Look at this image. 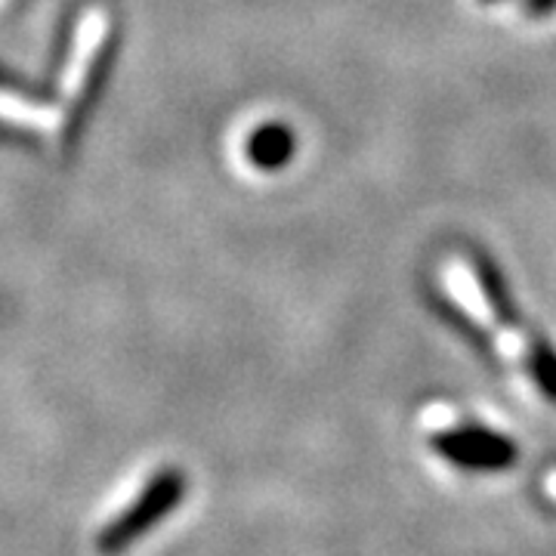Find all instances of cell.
Returning a JSON list of instances; mask_svg holds the SVG:
<instances>
[{
	"label": "cell",
	"instance_id": "obj_1",
	"mask_svg": "<svg viewBox=\"0 0 556 556\" xmlns=\"http://www.w3.org/2000/svg\"><path fill=\"white\" fill-rule=\"evenodd\" d=\"M430 448L442 455L457 470L467 473H501L514 467L517 460V442L504 433H497L485 424H477L473 417L452 415L442 417V408H430Z\"/></svg>",
	"mask_w": 556,
	"mask_h": 556
},
{
	"label": "cell",
	"instance_id": "obj_2",
	"mask_svg": "<svg viewBox=\"0 0 556 556\" xmlns=\"http://www.w3.org/2000/svg\"><path fill=\"white\" fill-rule=\"evenodd\" d=\"M186 492H189V477L179 467H161L159 473H152V479L142 485V492L97 535L100 554L118 556L130 551L139 538L149 535L155 526H161L177 510Z\"/></svg>",
	"mask_w": 556,
	"mask_h": 556
},
{
	"label": "cell",
	"instance_id": "obj_3",
	"mask_svg": "<svg viewBox=\"0 0 556 556\" xmlns=\"http://www.w3.org/2000/svg\"><path fill=\"white\" fill-rule=\"evenodd\" d=\"M118 47H121V31L112 28L105 38L97 43L93 56L87 62V75L80 80L78 93L68 105V115H65V130H62V142L68 152H75L80 146V139L87 134V124L97 115L102 97L109 90V80H112V72H115V62H118Z\"/></svg>",
	"mask_w": 556,
	"mask_h": 556
},
{
	"label": "cell",
	"instance_id": "obj_4",
	"mask_svg": "<svg viewBox=\"0 0 556 556\" xmlns=\"http://www.w3.org/2000/svg\"><path fill=\"white\" fill-rule=\"evenodd\" d=\"M294 152H298V137H294V130H291L288 124H281V121H266V124H260V127L251 130V137L244 142V155H248V161H251L257 170H266V174L281 170L285 164H291Z\"/></svg>",
	"mask_w": 556,
	"mask_h": 556
},
{
	"label": "cell",
	"instance_id": "obj_5",
	"mask_svg": "<svg viewBox=\"0 0 556 556\" xmlns=\"http://www.w3.org/2000/svg\"><path fill=\"white\" fill-rule=\"evenodd\" d=\"M0 93H10V97H16V100L22 102H31V105H53V102H56L53 87H47V84H40V80L25 78V75L13 72V68L3 65V62H0Z\"/></svg>",
	"mask_w": 556,
	"mask_h": 556
},
{
	"label": "cell",
	"instance_id": "obj_6",
	"mask_svg": "<svg viewBox=\"0 0 556 556\" xmlns=\"http://www.w3.org/2000/svg\"><path fill=\"white\" fill-rule=\"evenodd\" d=\"M0 142H3V146H25V149H35V146H40V137H35V134L25 130V127H13L10 121H0Z\"/></svg>",
	"mask_w": 556,
	"mask_h": 556
},
{
	"label": "cell",
	"instance_id": "obj_7",
	"mask_svg": "<svg viewBox=\"0 0 556 556\" xmlns=\"http://www.w3.org/2000/svg\"><path fill=\"white\" fill-rule=\"evenodd\" d=\"M517 3L519 10L532 20H544V16L556 13V0H517Z\"/></svg>",
	"mask_w": 556,
	"mask_h": 556
},
{
	"label": "cell",
	"instance_id": "obj_8",
	"mask_svg": "<svg viewBox=\"0 0 556 556\" xmlns=\"http://www.w3.org/2000/svg\"><path fill=\"white\" fill-rule=\"evenodd\" d=\"M541 492H544V497L556 507V464H547V467H544V473H541Z\"/></svg>",
	"mask_w": 556,
	"mask_h": 556
},
{
	"label": "cell",
	"instance_id": "obj_9",
	"mask_svg": "<svg viewBox=\"0 0 556 556\" xmlns=\"http://www.w3.org/2000/svg\"><path fill=\"white\" fill-rule=\"evenodd\" d=\"M479 3H504V0H479Z\"/></svg>",
	"mask_w": 556,
	"mask_h": 556
}]
</instances>
